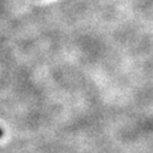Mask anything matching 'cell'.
Instances as JSON below:
<instances>
[{"instance_id":"6da1fadb","label":"cell","mask_w":153,"mask_h":153,"mask_svg":"<svg viewBox=\"0 0 153 153\" xmlns=\"http://www.w3.org/2000/svg\"><path fill=\"white\" fill-rule=\"evenodd\" d=\"M3 136V129H0V137Z\"/></svg>"}]
</instances>
